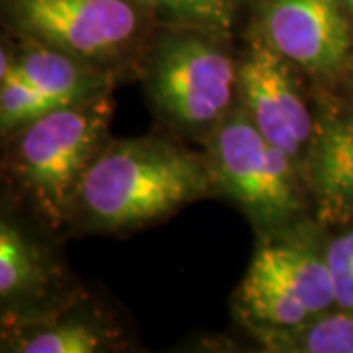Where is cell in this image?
Masks as SVG:
<instances>
[{
    "mask_svg": "<svg viewBox=\"0 0 353 353\" xmlns=\"http://www.w3.org/2000/svg\"><path fill=\"white\" fill-rule=\"evenodd\" d=\"M212 183L192 153L161 139H124L94 157L67 212L99 230L141 226L208 194Z\"/></svg>",
    "mask_w": 353,
    "mask_h": 353,
    "instance_id": "1",
    "label": "cell"
},
{
    "mask_svg": "<svg viewBox=\"0 0 353 353\" xmlns=\"http://www.w3.org/2000/svg\"><path fill=\"white\" fill-rule=\"evenodd\" d=\"M326 259L334 283L336 308L353 312V226L330 240Z\"/></svg>",
    "mask_w": 353,
    "mask_h": 353,
    "instance_id": "17",
    "label": "cell"
},
{
    "mask_svg": "<svg viewBox=\"0 0 353 353\" xmlns=\"http://www.w3.org/2000/svg\"><path fill=\"white\" fill-rule=\"evenodd\" d=\"M0 94H2V85H0Z\"/></svg>",
    "mask_w": 353,
    "mask_h": 353,
    "instance_id": "20",
    "label": "cell"
},
{
    "mask_svg": "<svg viewBox=\"0 0 353 353\" xmlns=\"http://www.w3.org/2000/svg\"><path fill=\"white\" fill-rule=\"evenodd\" d=\"M245 110L263 138L296 161L312 138V120L287 59L255 39L238 73Z\"/></svg>",
    "mask_w": 353,
    "mask_h": 353,
    "instance_id": "6",
    "label": "cell"
},
{
    "mask_svg": "<svg viewBox=\"0 0 353 353\" xmlns=\"http://www.w3.org/2000/svg\"><path fill=\"white\" fill-rule=\"evenodd\" d=\"M112 106L106 99L59 106L20 130L18 175L51 218H63L81 179L99 155Z\"/></svg>",
    "mask_w": 353,
    "mask_h": 353,
    "instance_id": "2",
    "label": "cell"
},
{
    "mask_svg": "<svg viewBox=\"0 0 353 353\" xmlns=\"http://www.w3.org/2000/svg\"><path fill=\"white\" fill-rule=\"evenodd\" d=\"M267 250L277 261L290 287L306 304L310 314H322L336 308L334 283L330 275L326 248L316 243L304 234H294L289 240L267 243Z\"/></svg>",
    "mask_w": 353,
    "mask_h": 353,
    "instance_id": "12",
    "label": "cell"
},
{
    "mask_svg": "<svg viewBox=\"0 0 353 353\" xmlns=\"http://www.w3.org/2000/svg\"><path fill=\"white\" fill-rule=\"evenodd\" d=\"M236 67L226 51L199 34L161 46L153 61L152 94L171 120L189 128L218 122L228 110Z\"/></svg>",
    "mask_w": 353,
    "mask_h": 353,
    "instance_id": "4",
    "label": "cell"
},
{
    "mask_svg": "<svg viewBox=\"0 0 353 353\" xmlns=\"http://www.w3.org/2000/svg\"><path fill=\"white\" fill-rule=\"evenodd\" d=\"M12 352L22 353H94L101 352V328L85 318L34 322L8 341Z\"/></svg>",
    "mask_w": 353,
    "mask_h": 353,
    "instance_id": "14",
    "label": "cell"
},
{
    "mask_svg": "<svg viewBox=\"0 0 353 353\" xmlns=\"http://www.w3.org/2000/svg\"><path fill=\"white\" fill-rule=\"evenodd\" d=\"M55 108L59 106L51 99L10 73L2 83L0 94V134L22 130Z\"/></svg>",
    "mask_w": 353,
    "mask_h": 353,
    "instance_id": "16",
    "label": "cell"
},
{
    "mask_svg": "<svg viewBox=\"0 0 353 353\" xmlns=\"http://www.w3.org/2000/svg\"><path fill=\"white\" fill-rule=\"evenodd\" d=\"M322 222L353 220V116L322 128L310 161Z\"/></svg>",
    "mask_w": 353,
    "mask_h": 353,
    "instance_id": "9",
    "label": "cell"
},
{
    "mask_svg": "<svg viewBox=\"0 0 353 353\" xmlns=\"http://www.w3.org/2000/svg\"><path fill=\"white\" fill-rule=\"evenodd\" d=\"M61 279L50 248L0 210V324H30L48 308Z\"/></svg>",
    "mask_w": 353,
    "mask_h": 353,
    "instance_id": "8",
    "label": "cell"
},
{
    "mask_svg": "<svg viewBox=\"0 0 353 353\" xmlns=\"http://www.w3.org/2000/svg\"><path fill=\"white\" fill-rule=\"evenodd\" d=\"M85 59L34 41L12 61L10 73L46 94L57 106L88 101L97 97L101 77Z\"/></svg>",
    "mask_w": 353,
    "mask_h": 353,
    "instance_id": "10",
    "label": "cell"
},
{
    "mask_svg": "<svg viewBox=\"0 0 353 353\" xmlns=\"http://www.w3.org/2000/svg\"><path fill=\"white\" fill-rule=\"evenodd\" d=\"M10 12L34 41L85 61L124 50L139 26L134 0H12Z\"/></svg>",
    "mask_w": 353,
    "mask_h": 353,
    "instance_id": "5",
    "label": "cell"
},
{
    "mask_svg": "<svg viewBox=\"0 0 353 353\" xmlns=\"http://www.w3.org/2000/svg\"><path fill=\"white\" fill-rule=\"evenodd\" d=\"M12 61L10 59V55H8V51L4 50L2 46H0V85L8 79L10 75V69H12Z\"/></svg>",
    "mask_w": 353,
    "mask_h": 353,
    "instance_id": "18",
    "label": "cell"
},
{
    "mask_svg": "<svg viewBox=\"0 0 353 353\" xmlns=\"http://www.w3.org/2000/svg\"><path fill=\"white\" fill-rule=\"evenodd\" d=\"M265 350L287 353H353V312L332 308L294 328L252 326Z\"/></svg>",
    "mask_w": 353,
    "mask_h": 353,
    "instance_id": "13",
    "label": "cell"
},
{
    "mask_svg": "<svg viewBox=\"0 0 353 353\" xmlns=\"http://www.w3.org/2000/svg\"><path fill=\"white\" fill-rule=\"evenodd\" d=\"M169 22L214 36H228L234 28L241 0H138Z\"/></svg>",
    "mask_w": 353,
    "mask_h": 353,
    "instance_id": "15",
    "label": "cell"
},
{
    "mask_svg": "<svg viewBox=\"0 0 353 353\" xmlns=\"http://www.w3.org/2000/svg\"><path fill=\"white\" fill-rule=\"evenodd\" d=\"M240 303L245 314L253 320V326L294 328L312 318L267 245L255 253L241 281Z\"/></svg>",
    "mask_w": 353,
    "mask_h": 353,
    "instance_id": "11",
    "label": "cell"
},
{
    "mask_svg": "<svg viewBox=\"0 0 353 353\" xmlns=\"http://www.w3.org/2000/svg\"><path fill=\"white\" fill-rule=\"evenodd\" d=\"M263 39L310 73L340 69L350 51V26L336 0H261Z\"/></svg>",
    "mask_w": 353,
    "mask_h": 353,
    "instance_id": "7",
    "label": "cell"
},
{
    "mask_svg": "<svg viewBox=\"0 0 353 353\" xmlns=\"http://www.w3.org/2000/svg\"><path fill=\"white\" fill-rule=\"evenodd\" d=\"M210 171L257 224L277 226L301 208L294 159L269 143L248 114H234L216 130Z\"/></svg>",
    "mask_w": 353,
    "mask_h": 353,
    "instance_id": "3",
    "label": "cell"
},
{
    "mask_svg": "<svg viewBox=\"0 0 353 353\" xmlns=\"http://www.w3.org/2000/svg\"><path fill=\"white\" fill-rule=\"evenodd\" d=\"M345 14H353V0H336Z\"/></svg>",
    "mask_w": 353,
    "mask_h": 353,
    "instance_id": "19",
    "label": "cell"
}]
</instances>
